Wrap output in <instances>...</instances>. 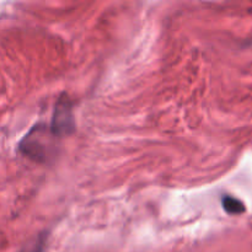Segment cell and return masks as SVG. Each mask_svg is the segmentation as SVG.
<instances>
[{
	"mask_svg": "<svg viewBox=\"0 0 252 252\" xmlns=\"http://www.w3.org/2000/svg\"><path fill=\"white\" fill-rule=\"evenodd\" d=\"M75 121H74L71 103L68 97H61L56 103L53 118H52L51 130L56 137H65L74 132Z\"/></svg>",
	"mask_w": 252,
	"mask_h": 252,
	"instance_id": "1",
	"label": "cell"
},
{
	"mask_svg": "<svg viewBox=\"0 0 252 252\" xmlns=\"http://www.w3.org/2000/svg\"><path fill=\"white\" fill-rule=\"evenodd\" d=\"M42 137H43V129L39 127H34L22 139L21 144H20V150L36 161H44L48 155V148H47L46 143L42 140Z\"/></svg>",
	"mask_w": 252,
	"mask_h": 252,
	"instance_id": "2",
	"label": "cell"
},
{
	"mask_svg": "<svg viewBox=\"0 0 252 252\" xmlns=\"http://www.w3.org/2000/svg\"><path fill=\"white\" fill-rule=\"evenodd\" d=\"M221 204H223L224 211L231 216H239L245 212V204L233 196H224L221 199Z\"/></svg>",
	"mask_w": 252,
	"mask_h": 252,
	"instance_id": "3",
	"label": "cell"
},
{
	"mask_svg": "<svg viewBox=\"0 0 252 252\" xmlns=\"http://www.w3.org/2000/svg\"><path fill=\"white\" fill-rule=\"evenodd\" d=\"M43 238H38L31 246L26 249L24 252H42V249H43Z\"/></svg>",
	"mask_w": 252,
	"mask_h": 252,
	"instance_id": "4",
	"label": "cell"
}]
</instances>
